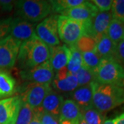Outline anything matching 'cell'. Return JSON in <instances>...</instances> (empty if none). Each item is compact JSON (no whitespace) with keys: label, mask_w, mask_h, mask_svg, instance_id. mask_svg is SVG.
<instances>
[{"label":"cell","mask_w":124,"mask_h":124,"mask_svg":"<svg viewBox=\"0 0 124 124\" xmlns=\"http://www.w3.org/2000/svg\"><path fill=\"white\" fill-rule=\"evenodd\" d=\"M49 57V47L36 35L22 43L16 62L22 70H28L48 61Z\"/></svg>","instance_id":"1"},{"label":"cell","mask_w":124,"mask_h":124,"mask_svg":"<svg viewBox=\"0 0 124 124\" xmlns=\"http://www.w3.org/2000/svg\"><path fill=\"white\" fill-rule=\"evenodd\" d=\"M94 107L102 113L124 103V88L119 85L91 83Z\"/></svg>","instance_id":"2"},{"label":"cell","mask_w":124,"mask_h":124,"mask_svg":"<svg viewBox=\"0 0 124 124\" xmlns=\"http://www.w3.org/2000/svg\"><path fill=\"white\" fill-rule=\"evenodd\" d=\"M15 15L31 23L43 21L52 11L49 1L20 0L15 1Z\"/></svg>","instance_id":"3"},{"label":"cell","mask_w":124,"mask_h":124,"mask_svg":"<svg viewBox=\"0 0 124 124\" xmlns=\"http://www.w3.org/2000/svg\"><path fill=\"white\" fill-rule=\"evenodd\" d=\"M90 22H81L68 17L59 15L57 28L59 40L68 46L75 45L82 36L88 35Z\"/></svg>","instance_id":"4"},{"label":"cell","mask_w":124,"mask_h":124,"mask_svg":"<svg viewBox=\"0 0 124 124\" xmlns=\"http://www.w3.org/2000/svg\"><path fill=\"white\" fill-rule=\"evenodd\" d=\"M94 81L103 84L115 85L124 87V67L113 59H101L94 71Z\"/></svg>","instance_id":"5"},{"label":"cell","mask_w":124,"mask_h":124,"mask_svg":"<svg viewBox=\"0 0 124 124\" xmlns=\"http://www.w3.org/2000/svg\"><path fill=\"white\" fill-rule=\"evenodd\" d=\"M21 44L9 35L0 40V70H7L15 66Z\"/></svg>","instance_id":"6"},{"label":"cell","mask_w":124,"mask_h":124,"mask_svg":"<svg viewBox=\"0 0 124 124\" xmlns=\"http://www.w3.org/2000/svg\"><path fill=\"white\" fill-rule=\"evenodd\" d=\"M58 15H51L44 19L36 26L35 33L48 47L60 44L57 28Z\"/></svg>","instance_id":"7"},{"label":"cell","mask_w":124,"mask_h":124,"mask_svg":"<svg viewBox=\"0 0 124 124\" xmlns=\"http://www.w3.org/2000/svg\"><path fill=\"white\" fill-rule=\"evenodd\" d=\"M20 76L27 84H51L54 71L48 60L32 68L23 70L20 72Z\"/></svg>","instance_id":"8"},{"label":"cell","mask_w":124,"mask_h":124,"mask_svg":"<svg viewBox=\"0 0 124 124\" xmlns=\"http://www.w3.org/2000/svg\"><path fill=\"white\" fill-rule=\"evenodd\" d=\"M52 90L51 84H27L20 97L23 101L28 104L34 110L41 108L45 97Z\"/></svg>","instance_id":"9"},{"label":"cell","mask_w":124,"mask_h":124,"mask_svg":"<svg viewBox=\"0 0 124 124\" xmlns=\"http://www.w3.org/2000/svg\"><path fill=\"white\" fill-rule=\"evenodd\" d=\"M21 105L19 95L0 100V124H15Z\"/></svg>","instance_id":"10"},{"label":"cell","mask_w":124,"mask_h":124,"mask_svg":"<svg viewBox=\"0 0 124 124\" xmlns=\"http://www.w3.org/2000/svg\"><path fill=\"white\" fill-rule=\"evenodd\" d=\"M9 35L22 43L36 36L35 25L20 17L12 18Z\"/></svg>","instance_id":"11"},{"label":"cell","mask_w":124,"mask_h":124,"mask_svg":"<svg viewBox=\"0 0 124 124\" xmlns=\"http://www.w3.org/2000/svg\"><path fill=\"white\" fill-rule=\"evenodd\" d=\"M51 86L57 92L71 93L78 88V82L76 76L64 67L54 73Z\"/></svg>","instance_id":"12"},{"label":"cell","mask_w":124,"mask_h":124,"mask_svg":"<svg viewBox=\"0 0 124 124\" xmlns=\"http://www.w3.org/2000/svg\"><path fill=\"white\" fill-rule=\"evenodd\" d=\"M111 19L110 11L99 12L90 22L87 35L92 37L97 42L103 36L106 35Z\"/></svg>","instance_id":"13"},{"label":"cell","mask_w":124,"mask_h":124,"mask_svg":"<svg viewBox=\"0 0 124 124\" xmlns=\"http://www.w3.org/2000/svg\"><path fill=\"white\" fill-rule=\"evenodd\" d=\"M99 10L90 1H85L83 4L69 9L61 15L66 16L81 22H90L94 17Z\"/></svg>","instance_id":"14"},{"label":"cell","mask_w":124,"mask_h":124,"mask_svg":"<svg viewBox=\"0 0 124 124\" xmlns=\"http://www.w3.org/2000/svg\"><path fill=\"white\" fill-rule=\"evenodd\" d=\"M50 57L48 61L53 68L54 71L61 70L66 67L70 61L71 53L69 47L66 45H59L56 46L49 47Z\"/></svg>","instance_id":"15"},{"label":"cell","mask_w":124,"mask_h":124,"mask_svg":"<svg viewBox=\"0 0 124 124\" xmlns=\"http://www.w3.org/2000/svg\"><path fill=\"white\" fill-rule=\"evenodd\" d=\"M81 112L79 107L71 99L65 100L62 105L58 122L59 124H79Z\"/></svg>","instance_id":"16"},{"label":"cell","mask_w":124,"mask_h":124,"mask_svg":"<svg viewBox=\"0 0 124 124\" xmlns=\"http://www.w3.org/2000/svg\"><path fill=\"white\" fill-rule=\"evenodd\" d=\"M71 100L79 107L80 111L93 108V91L90 85L78 87L70 93Z\"/></svg>","instance_id":"17"},{"label":"cell","mask_w":124,"mask_h":124,"mask_svg":"<svg viewBox=\"0 0 124 124\" xmlns=\"http://www.w3.org/2000/svg\"><path fill=\"white\" fill-rule=\"evenodd\" d=\"M64 102L61 94L55 91H50L42 102L41 108L43 110L59 119L62 105Z\"/></svg>","instance_id":"18"},{"label":"cell","mask_w":124,"mask_h":124,"mask_svg":"<svg viewBox=\"0 0 124 124\" xmlns=\"http://www.w3.org/2000/svg\"><path fill=\"white\" fill-rule=\"evenodd\" d=\"M116 46L106 35L97 42L94 52L101 59H113L116 60Z\"/></svg>","instance_id":"19"},{"label":"cell","mask_w":124,"mask_h":124,"mask_svg":"<svg viewBox=\"0 0 124 124\" xmlns=\"http://www.w3.org/2000/svg\"><path fill=\"white\" fill-rule=\"evenodd\" d=\"M16 81L8 72L0 70V98L10 97L15 92Z\"/></svg>","instance_id":"20"},{"label":"cell","mask_w":124,"mask_h":124,"mask_svg":"<svg viewBox=\"0 0 124 124\" xmlns=\"http://www.w3.org/2000/svg\"><path fill=\"white\" fill-rule=\"evenodd\" d=\"M124 23L112 19L107 30L106 35L115 44L124 39Z\"/></svg>","instance_id":"21"},{"label":"cell","mask_w":124,"mask_h":124,"mask_svg":"<svg viewBox=\"0 0 124 124\" xmlns=\"http://www.w3.org/2000/svg\"><path fill=\"white\" fill-rule=\"evenodd\" d=\"M52 11L54 13L62 15L69 9L79 6L85 2L84 0H53L49 1Z\"/></svg>","instance_id":"22"},{"label":"cell","mask_w":124,"mask_h":124,"mask_svg":"<svg viewBox=\"0 0 124 124\" xmlns=\"http://www.w3.org/2000/svg\"><path fill=\"white\" fill-rule=\"evenodd\" d=\"M69 48L70 50L71 56L66 68L70 73L75 75L83 65L82 53L76 48L75 45L69 46Z\"/></svg>","instance_id":"23"},{"label":"cell","mask_w":124,"mask_h":124,"mask_svg":"<svg viewBox=\"0 0 124 124\" xmlns=\"http://www.w3.org/2000/svg\"><path fill=\"white\" fill-rule=\"evenodd\" d=\"M80 112L88 124H103L105 121L103 113L97 110L94 107L80 111Z\"/></svg>","instance_id":"24"},{"label":"cell","mask_w":124,"mask_h":124,"mask_svg":"<svg viewBox=\"0 0 124 124\" xmlns=\"http://www.w3.org/2000/svg\"><path fill=\"white\" fill-rule=\"evenodd\" d=\"M75 46L81 53L94 52L95 51L97 41L92 37L84 35L77 41Z\"/></svg>","instance_id":"25"},{"label":"cell","mask_w":124,"mask_h":124,"mask_svg":"<svg viewBox=\"0 0 124 124\" xmlns=\"http://www.w3.org/2000/svg\"><path fill=\"white\" fill-rule=\"evenodd\" d=\"M78 82V87L90 85L91 83L94 81V72L88 69L83 65L78 72L75 74Z\"/></svg>","instance_id":"26"},{"label":"cell","mask_w":124,"mask_h":124,"mask_svg":"<svg viewBox=\"0 0 124 124\" xmlns=\"http://www.w3.org/2000/svg\"><path fill=\"white\" fill-rule=\"evenodd\" d=\"M34 112L31 107L22 100V105L15 124H29L33 118Z\"/></svg>","instance_id":"27"},{"label":"cell","mask_w":124,"mask_h":124,"mask_svg":"<svg viewBox=\"0 0 124 124\" xmlns=\"http://www.w3.org/2000/svg\"><path fill=\"white\" fill-rule=\"evenodd\" d=\"M82 60L83 66L94 72L99 65L101 59L94 51L82 53Z\"/></svg>","instance_id":"28"},{"label":"cell","mask_w":124,"mask_h":124,"mask_svg":"<svg viewBox=\"0 0 124 124\" xmlns=\"http://www.w3.org/2000/svg\"><path fill=\"white\" fill-rule=\"evenodd\" d=\"M112 19L124 23V0H115L111 8Z\"/></svg>","instance_id":"29"},{"label":"cell","mask_w":124,"mask_h":124,"mask_svg":"<svg viewBox=\"0 0 124 124\" xmlns=\"http://www.w3.org/2000/svg\"><path fill=\"white\" fill-rule=\"evenodd\" d=\"M33 112L42 124H59L58 119L44 112L41 108L37 110H34Z\"/></svg>","instance_id":"30"},{"label":"cell","mask_w":124,"mask_h":124,"mask_svg":"<svg viewBox=\"0 0 124 124\" xmlns=\"http://www.w3.org/2000/svg\"><path fill=\"white\" fill-rule=\"evenodd\" d=\"M90 1L97 7L99 12L110 11L113 4L112 0H93Z\"/></svg>","instance_id":"31"},{"label":"cell","mask_w":124,"mask_h":124,"mask_svg":"<svg viewBox=\"0 0 124 124\" xmlns=\"http://www.w3.org/2000/svg\"><path fill=\"white\" fill-rule=\"evenodd\" d=\"M12 17L0 19V40L9 35Z\"/></svg>","instance_id":"32"},{"label":"cell","mask_w":124,"mask_h":124,"mask_svg":"<svg viewBox=\"0 0 124 124\" xmlns=\"http://www.w3.org/2000/svg\"><path fill=\"white\" fill-rule=\"evenodd\" d=\"M116 58L120 63H124V39L121 40L116 46Z\"/></svg>","instance_id":"33"},{"label":"cell","mask_w":124,"mask_h":124,"mask_svg":"<svg viewBox=\"0 0 124 124\" xmlns=\"http://www.w3.org/2000/svg\"><path fill=\"white\" fill-rule=\"evenodd\" d=\"M15 7V1L0 0V8L4 12H10Z\"/></svg>","instance_id":"34"},{"label":"cell","mask_w":124,"mask_h":124,"mask_svg":"<svg viewBox=\"0 0 124 124\" xmlns=\"http://www.w3.org/2000/svg\"><path fill=\"white\" fill-rule=\"evenodd\" d=\"M115 122V124H124V112L116 117Z\"/></svg>","instance_id":"35"},{"label":"cell","mask_w":124,"mask_h":124,"mask_svg":"<svg viewBox=\"0 0 124 124\" xmlns=\"http://www.w3.org/2000/svg\"><path fill=\"white\" fill-rule=\"evenodd\" d=\"M29 124H42L41 123V121H39V119L37 118V116L34 114L33 115V118L31 121V122Z\"/></svg>","instance_id":"36"},{"label":"cell","mask_w":124,"mask_h":124,"mask_svg":"<svg viewBox=\"0 0 124 124\" xmlns=\"http://www.w3.org/2000/svg\"><path fill=\"white\" fill-rule=\"evenodd\" d=\"M103 124H115V119L105 120V121L103 122Z\"/></svg>","instance_id":"37"},{"label":"cell","mask_w":124,"mask_h":124,"mask_svg":"<svg viewBox=\"0 0 124 124\" xmlns=\"http://www.w3.org/2000/svg\"><path fill=\"white\" fill-rule=\"evenodd\" d=\"M79 124H88L86 122H85V121L84 120V119L83 118V116H82V115H81V116H80Z\"/></svg>","instance_id":"38"},{"label":"cell","mask_w":124,"mask_h":124,"mask_svg":"<svg viewBox=\"0 0 124 124\" xmlns=\"http://www.w3.org/2000/svg\"></svg>","instance_id":"39"},{"label":"cell","mask_w":124,"mask_h":124,"mask_svg":"<svg viewBox=\"0 0 124 124\" xmlns=\"http://www.w3.org/2000/svg\"><path fill=\"white\" fill-rule=\"evenodd\" d=\"M123 86H124V84H123Z\"/></svg>","instance_id":"40"}]
</instances>
